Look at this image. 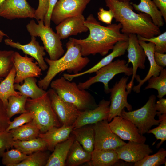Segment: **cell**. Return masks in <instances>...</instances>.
Here are the masks:
<instances>
[{
  "mask_svg": "<svg viewBox=\"0 0 166 166\" xmlns=\"http://www.w3.org/2000/svg\"><path fill=\"white\" fill-rule=\"evenodd\" d=\"M84 24L89 32L88 37L83 39L71 38L79 46L83 57L97 54L105 56L117 42L128 41V35L121 32L122 26L119 23L104 26L90 14L85 19Z\"/></svg>",
  "mask_w": 166,
  "mask_h": 166,
  "instance_id": "1",
  "label": "cell"
},
{
  "mask_svg": "<svg viewBox=\"0 0 166 166\" xmlns=\"http://www.w3.org/2000/svg\"><path fill=\"white\" fill-rule=\"evenodd\" d=\"M105 2L106 6L113 12L115 21L121 24L122 33L135 34L147 38L161 34L160 27L154 23L150 16L144 13H135L130 2L118 0Z\"/></svg>",
  "mask_w": 166,
  "mask_h": 166,
  "instance_id": "2",
  "label": "cell"
},
{
  "mask_svg": "<svg viewBox=\"0 0 166 166\" xmlns=\"http://www.w3.org/2000/svg\"><path fill=\"white\" fill-rule=\"evenodd\" d=\"M66 53L58 59L53 60L47 57L45 58L49 67L45 76L38 82L40 88L46 90L53 79L60 73L67 71L69 73H78L89 62L90 59L82 55L79 46L71 38L66 43Z\"/></svg>",
  "mask_w": 166,
  "mask_h": 166,
  "instance_id": "3",
  "label": "cell"
},
{
  "mask_svg": "<svg viewBox=\"0 0 166 166\" xmlns=\"http://www.w3.org/2000/svg\"><path fill=\"white\" fill-rule=\"evenodd\" d=\"M50 85L62 99L73 104L81 111L93 109L98 106L89 92L80 89L76 83L63 76L52 81Z\"/></svg>",
  "mask_w": 166,
  "mask_h": 166,
  "instance_id": "4",
  "label": "cell"
},
{
  "mask_svg": "<svg viewBox=\"0 0 166 166\" xmlns=\"http://www.w3.org/2000/svg\"><path fill=\"white\" fill-rule=\"evenodd\" d=\"M25 108L32 113L33 120L40 133H44L54 127H60L61 124L51 105L47 92L36 99L28 98Z\"/></svg>",
  "mask_w": 166,
  "mask_h": 166,
  "instance_id": "5",
  "label": "cell"
},
{
  "mask_svg": "<svg viewBox=\"0 0 166 166\" xmlns=\"http://www.w3.org/2000/svg\"><path fill=\"white\" fill-rule=\"evenodd\" d=\"M37 22V24L34 20H31L26 26L28 32L31 36L40 38L49 59H58L65 53L61 39L50 26L45 25L43 20H38Z\"/></svg>",
  "mask_w": 166,
  "mask_h": 166,
  "instance_id": "6",
  "label": "cell"
},
{
  "mask_svg": "<svg viewBox=\"0 0 166 166\" xmlns=\"http://www.w3.org/2000/svg\"><path fill=\"white\" fill-rule=\"evenodd\" d=\"M156 97L152 95L146 103L137 110L126 112L124 109L121 117L132 121L137 127L141 135L148 133L154 125H158L161 120H156L155 117L157 112L155 108Z\"/></svg>",
  "mask_w": 166,
  "mask_h": 166,
  "instance_id": "7",
  "label": "cell"
},
{
  "mask_svg": "<svg viewBox=\"0 0 166 166\" xmlns=\"http://www.w3.org/2000/svg\"><path fill=\"white\" fill-rule=\"evenodd\" d=\"M95 73L94 76L84 82H79L77 85L79 88L81 89H86L95 83L101 82L104 85L105 93H109V81L116 75L119 73H124L128 76L132 75V67H128V65L124 60L118 59L102 67Z\"/></svg>",
  "mask_w": 166,
  "mask_h": 166,
  "instance_id": "8",
  "label": "cell"
},
{
  "mask_svg": "<svg viewBox=\"0 0 166 166\" xmlns=\"http://www.w3.org/2000/svg\"><path fill=\"white\" fill-rule=\"evenodd\" d=\"M127 77H123L110 89V101L109 116L107 119L110 122L115 117H121L122 110L126 108L128 111H132V107L127 101L128 93L126 90Z\"/></svg>",
  "mask_w": 166,
  "mask_h": 166,
  "instance_id": "9",
  "label": "cell"
},
{
  "mask_svg": "<svg viewBox=\"0 0 166 166\" xmlns=\"http://www.w3.org/2000/svg\"><path fill=\"white\" fill-rule=\"evenodd\" d=\"M93 125L94 132V149L115 150L126 143L113 132L107 120Z\"/></svg>",
  "mask_w": 166,
  "mask_h": 166,
  "instance_id": "10",
  "label": "cell"
},
{
  "mask_svg": "<svg viewBox=\"0 0 166 166\" xmlns=\"http://www.w3.org/2000/svg\"><path fill=\"white\" fill-rule=\"evenodd\" d=\"M47 92L52 107L61 124L73 125L80 111L73 104L62 99L51 88Z\"/></svg>",
  "mask_w": 166,
  "mask_h": 166,
  "instance_id": "11",
  "label": "cell"
},
{
  "mask_svg": "<svg viewBox=\"0 0 166 166\" xmlns=\"http://www.w3.org/2000/svg\"><path fill=\"white\" fill-rule=\"evenodd\" d=\"M128 45L126 50L128 61L127 63L128 65L131 63L132 65V78L127 85L126 90L129 94L133 86L134 81L138 68L142 69H145L147 57L143 48L139 44L137 35L130 34L128 35Z\"/></svg>",
  "mask_w": 166,
  "mask_h": 166,
  "instance_id": "12",
  "label": "cell"
},
{
  "mask_svg": "<svg viewBox=\"0 0 166 166\" xmlns=\"http://www.w3.org/2000/svg\"><path fill=\"white\" fill-rule=\"evenodd\" d=\"M91 0H58L52 13L51 20L56 25L65 19L82 14Z\"/></svg>",
  "mask_w": 166,
  "mask_h": 166,
  "instance_id": "13",
  "label": "cell"
},
{
  "mask_svg": "<svg viewBox=\"0 0 166 166\" xmlns=\"http://www.w3.org/2000/svg\"><path fill=\"white\" fill-rule=\"evenodd\" d=\"M110 122L109 124L111 130L122 140L145 143L146 137L139 133L137 127L130 121L117 116Z\"/></svg>",
  "mask_w": 166,
  "mask_h": 166,
  "instance_id": "14",
  "label": "cell"
},
{
  "mask_svg": "<svg viewBox=\"0 0 166 166\" xmlns=\"http://www.w3.org/2000/svg\"><path fill=\"white\" fill-rule=\"evenodd\" d=\"M35 12L27 0H5L0 7V17L10 20L35 18Z\"/></svg>",
  "mask_w": 166,
  "mask_h": 166,
  "instance_id": "15",
  "label": "cell"
},
{
  "mask_svg": "<svg viewBox=\"0 0 166 166\" xmlns=\"http://www.w3.org/2000/svg\"><path fill=\"white\" fill-rule=\"evenodd\" d=\"M34 58L27 55H21L15 52L14 55V65L16 71L14 83L22 84L24 80L31 77H39L42 75V70L37 62H34Z\"/></svg>",
  "mask_w": 166,
  "mask_h": 166,
  "instance_id": "16",
  "label": "cell"
},
{
  "mask_svg": "<svg viewBox=\"0 0 166 166\" xmlns=\"http://www.w3.org/2000/svg\"><path fill=\"white\" fill-rule=\"evenodd\" d=\"M110 101L101 100L96 108L80 111L73 124V129L87 125H93L101 121L107 120L109 116Z\"/></svg>",
  "mask_w": 166,
  "mask_h": 166,
  "instance_id": "17",
  "label": "cell"
},
{
  "mask_svg": "<svg viewBox=\"0 0 166 166\" xmlns=\"http://www.w3.org/2000/svg\"><path fill=\"white\" fill-rule=\"evenodd\" d=\"M114 150L119 159L133 163L140 160L153 152L148 144L131 141Z\"/></svg>",
  "mask_w": 166,
  "mask_h": 166,
  "instance_id": "18",
  "label": "cell"
},
{
  "mask_svg": "<svg viewBox=\"0 0 166 166\" xmlns=\"http://www.w3.org/2000/svg\"><path fill=\"white\" fill-rule=\"evenodd\" d=\"M6 45L18 50H22L26 55L35 59L42 71H45L48 67L44 57L46 55L45 49L37 41L36 37L31 36V41L27 44L22 45L19 42H15L9 38L4 40Z\"/></svg>",
  "mask_w": 166,
  "mask_h": 166,
  "instance_id": "19",
  "label": "cell"
},
{
  "mask_svg": "<svg viewBox=\"0 0 166 166\" xmlns=\"http://www.w3.org/2000/svg\"><path fill=\"white\" fill-rule=\"evenodd\" d=\"M85 19L83 14L68 18L57 25L56 33L61 39L89 31L84 23Z\"/></svg>",
  "mask_w": 166,
  "mask_h": 166,
  "instance_id": "20",
  "label": "cell"
},
{
  "mask_svg": "<svg viewBox=\"0 0 166 166\" xmlns=\"http://www.w3.org/2000/svg\"><path fill=\"white\" fill-rule=\"evenodd\" d=\"M128 45V41H120L114 45L112 52L101 59L99 62L88 69L76 74L64 73L63 77L66 80L71 81L73 79L87 74L95 73L102 67L112 61L115 58L124 55Z\"/></svg>",
  "mask_w": 166,
  "mask_h": 166,
  "instance_id": "21",
  "label": "cell"
},
{
  "mask_svg": "<svg viewBox=\"0 0 166 166\" xmlns=\"http://www.w3.org/2000/svg\"><path fill=\"white\" fill-rule=\"evenodd\" d=\"M139 43L143 48L149 61L150 68L147 74L143 79H141L139 75H136L135 78L139 83L137 85L133 86L132 90L136 93L140 92L141 87L145 82L152 77L159 76L161 71L164 69L158 65L155 61L154 57V44L151 42L146 43L145 41L141 40H139Z\"/></svg>",
  "mask_w": 166,
  "mask_h": 166,
  "instance_id": "22",
  "label": "cell"
},
{
  "mask_svg": "<svg viewBox=\"0 0 166 166\" xmlns=\"http://www.w3.org/2000/svg\"><path fill=\"white\" fill-rule=\"evenodd\" d=\"M73 126L62 125L60 127H54L44 133H40L38 137L47 144V149L53 151L56 145L64 141L70 136Z\"/></svg>",
  "mask_w": 166,
  "mask_h": 166,
  "instance_id": "23",
  "label": "cell"
},
{
  "mask_svg": "<svg viewBox=\"0 0 166 166\" xmlns=\"http://www.w3.org/2000/svg\"><path fill=\"white\" fill-rule=\"evenodd\" d=\"M75 140L72 135L65 140L57 144L49 157L46 166H64L71 146Z\"/></svg>",
  "mask_w": 166,
  "mask_h": 166,
  "instance_id": "24",
  "label": "cell"
},
{
  "mask_svg": "<svg viewBox=\"0 0 166 166\" xmlns=\"http://www.w3.org/2000/svg\"><path fill=\"white\" fill-rule=\"evenodd\" d=\"M87 125L73 129L71 133L87 151L92 153L94 147V132L93 125Z\"/></svg>",
  "mask_w": 166,
  "mask_h": 166,
  "instance_id": "25",
  "label": "cell"
},
{
  "mask_svg": "<svg viewBox=\"0 0 166 166\" xmlns=\"http://www.w3.org/2000/svg\"><path fill=\"white\" fill-rule=\"evenodd\" d=\"M120 160L114 150L94 149L88 162L90 165L93 166H111L118 163Z\"/></svg>",
  "mask_w": 166,
  "mask_h": 166,
  "instance_id": "26",
  "label": "cell"
},
{
  "mask_svg": "<svg viewBox=\"0 0 166 166\" xmlns=\"http://www.w3.org/2000/svg\"><path fill=\"white\" fill-rule=\"evenodd\" d=\"M91 153L85 150L80 144L75 140L69 151L65 165L77 166L88 162L91 160Z\"/></svg>",
  "mask_w": 166,
  "mask_h": 166,
  "instance_id": "27",
  "label": "cell"
},
{
  "mask_svg": "<svg viewBox=\"0 0 166 166\" xmlns=\"http://www.w3.org/2000/svg\"><path fill=\"white\" fill-rule=\"evenodd\" d=\"M37 79L35 77L27 78L22 84L14 83V89L19 91L22 95L31 99L39 98L45 94L47 91L40 88L37 84Z\"/></svg>",
  "mask_w": 166,
  "mask_h": 166,
  "instance_id": "28",
  "label": "cell"
},
{
  "mask_svg": "<svg viewBox=\"0 0 166 166\" xmlns=\"http://www.w3.org/2000/svg\"><path fill=\"white\" fill-rule=\"evenodd\" d=\"M137 4L131 3L135 10L149 15L154 23L159 27H162L164 22L161 12L152 0H140Z\"/></svg>",
  "mask_w": 166,
  "mask_h": 166,
  "instance_id": "29",
  "label": "cell"
},
{
  "mask_svg": "<svg viewBox=\"0 0 166 166\" xmlns=\"http://www.w3.org/2000/svg\"><path fill=\"white\" fill-rule=\"evenodd\" d=\"M15 75V69L14 66L7 76L0 82V100L6 109L9 97L22 95L20 92L16 91L14 89Z\"/></svg>",
  "mask_w": 166,
  "mask_h": 166,
  "instance_id": "30",
  "label": "cell"
},
{
  "mask_svg": "<svg viewBox=\"0 0 166 166\" xmlns=\"http://www.w3.org/2000/svg\"><path fill=\"white\" fill-rule=\"evenodd\" d=\"M14 140H27L38 137L40 131L34 121L9 131Z\"/></svg>",
  "mask_w": 166,
  "mask_h": 166,
  "instance_id": "31",
  "label": "cell"
},
{
  "mask_svg": "<svg viewBox=\"0 0 166 166\" xmlns=\"http://www.w3.org/2000/svg\"><path fill=\"white\" fill-rule=\"evenodd\" d=\"M13 147L27 155L48 149L46 143L39 137L27 140H14Z\"/></svg>",
  "mask_w": 166,
  "mask_h": 166,
  "instance_id": "32",
  "label": "cell"
},
{
  "mask_svg": "<svg viewBox=\"0 0 166 166\" xmlns=\"http://www.w3.org/2000/svg\"><path fill=\"white\" fill-rule=\"evenodd\" d=\"M28 97L22 95L20 96H11L8 100L6 109L7 114L10 119L14 115L28 112L25 108L27 99Z\"/></svg>",
  "mask_w": 166,
  "mask_h": 166,
  "instance_id": "33",
  "label": "cell"
},
{
  "mask_svg": "<svg viewBox=\"0 0 166 166\" xmlns=\"http://www.w3.org/2000/svg\"><path fill=\"white\" fill-rule=\"evenodd\" d=\"M148 84L144 90L150 89H156L158 92L157 97L162 98L166 94V69H163L159 75L152 77L148 80Z\"/></svg>",
  "mask_w": 166,
  "mask_h": 166,
  "instance_id": "34",
  "label": "cell"
},
{
  "mask_svg": "<svg viewBox=\"0 0 166 166\" xmlns=\"http://www.w3.org/2000/svg\"><path fill=\"white\" fill-rule=\"evenodd\" d=\"M166 151L160 148L156 153L148 155L140 160L134 163V166H159L166 163Z\"/></svg>",
  "mask_w": 166,
  "mask_h": 166,
  "instance_id": "35",
  "label": "cell"
},
{
  "mask_svg": "<svg viewBox=\"0 0 166 166\" xmlns=\"http://www.w3.org/2000/svg\"><path fill=\"white\" fill-rule=\"evenodd\" d=\"M49 154L44 151H38L29 155L25 160L15 166H45Z\"/></svg>",
  "mask_w": 166,
  "mask_h": 166,
  "instance_id": "36",
  "label": "cell"
},
{
  "mask_svg": "<svg viewBox=\"0 0 166 166\" xmlns=\"http://www.w3.org/2000/svg\"><path fill=\"white\" fill-rule=\"evenodd\" d=\"M12 50H0V78H5L14 67V55Z\"/></svg>",
  "mask_w": 166,
  "mask_h": 166,
  "instance_id": "37",
  "label": "cell"
},
{
  "mask_svg": "<svg viewBox=\"0 0 166 166\" xmlns=\"http://www.w3.org/2000/svg\"><path fill=\"white\" fill-rule=\"evenodd\" d=\"M28 156L16 148L7 150L2 156V163L6 166H15L26 159Z\"/></svg>",
  "mask_w": 166,
  "mask_h": 166,
  "instance_id": "38",
  "label": "cell"
},
{
  "mask_svg": "<svg viewBox=\"0 0 166 166\" xmlns=\"http://www.w3.org/2000/svg\"><path fill=\"white\" fill-rule=\"evenodd\" d=\"M158 117L159 119L161 120L158 126L154 128L150 129L148 132V133L154 134L157 140H161L157 145V148H158L166 140V113Z\"/></svg>",
  "mask_w": 166,
  "mask_h": 166,
  "instance_id": "39",
  "label": "cell"
},
{
  "mask_svg": "<svg viewBox=\"0 0 166 166\" xmlns=\"http://www.w3.org/2000/svg\"><path fill=\"white\" fill-rule=\"evenodd\" d=\"M139 40L148 42L155 45V52L165 53L166 52V32L149 38L137 35Z\"/></svg>",
  "mask_w": 166,
  "mask_h": 166,
  "instance_id": "40",
  "label": "cell"
},
{
  "mask_svg": "<svg viewBox=\"0 0 166 166\" xmlns=\"http://www.w3.org/2000/svg\"><path fill=\"white\" fill-rule=\"evenodd\" d=\"M12 134L5 131L0 133V157H2L6 150L13 147L14 142Z\"/></svg>",
  "mask_w": 166,
  "mask_h": 166,
  "instance_id": "41",
  "label": "cell"
},
{
  "mask_svg": "<svg viewBox=\"0 0 166 166\" xmlns=\"http://www.w3.org/2000/svg\"><path fill=\"white\" fill-rule=\"evenodd\" d=\"M33 119V114L30 112L21 114L19 116L14 118L12 121H10L6 131L8 132L11 129L18 128L31 121Z\"/></svg>",
  "mask_w": 166,
  "mask_h": 166,
  "instance_id": "42",
  "label": "cell"
},
{
  "mask_svg": "<svg viewBox=\"0 0 166 166\" xmlns=\"http://www.w3.org/2000/svg\"><path fill=\"white\" fill-rule=\"evenodd\" d=\"M10 121L7 116L6 109L0 100V133L6 131Z\"/></svg>",
  "mask_w": 166,
  "mask_h": 166,
  "instance_id": "43",
  "label": "cell"
},
{
  "mask_svg": "<svg viewBox=\"0 0 166 166\" xmlns=\"http://www.w3.org/2000/svg\"><path fill=\"white\" fill-rule=\"evenodd\" d=\"M49 0H39L38 6L35 10V18L37 21L44 20L48 8Z\"/></svg>",
  "mask_w": 166,
  "mask_h": 166,
  "instance_id": "44",
  "label": "cell"
},
{
  "mask_svg": "<svg viewBox=\"0 0 166 166\" xmlns=\"http://www.w3.org/2000/svg\"><path fill=\"white\" fill-rule=\"evenodd\" d=\"M98 20L108 25L111 24L114 15L113 12L110 10H105L102 7L99 8L97 13Z\"/></svg>",
  "mask_w": 166,
  "mask_h": 166,
  "instance_id": "45",
  "label": "cell"
},
{
  "mask_svg": "<svg viewBox=\"0 0 166 166\" xmlns=\"http://www.w3.org/2000/svg\"><path fill=\"white\" fill-rule=\"evenodd\" d=\"M58 0H49L48 9L44 19L45 26L50 27L51 26V17L53 10Z\"/></svg>",
  "mask_w": 166,
  "mask_h": 166,
  "instance_id": "46",
  "label": "cell"
},
{
  "mask_svg": "<svg viewBox=\"0 0 166 166\" xmlns=\"http://www.w3.org/2000/svg\"><path fill=\"white\" fill-rule=\"evenodd\" d=\"M155 108L157 112L156 115L157 116L166 113V98H162L159 99V101L155 103Z\"/></svg>",
  "mask_w": 166,
  "mask_h": 166,
  "instance_id": "47",
  "label": "cell"
},
{
  "mask_svg": "<svg viewBox=\"0 0 166 166\" xmlns=\"http://www.w3.org/2000/svg\"><path fill=\"white\" fill-rule=\"evenodd\" d=\"M154 57L156 63L164 68L166 66V54L154 52Z\"/></svg>",
  "mask_w": 166,
  "mask_h": 166,
  "instance_id": "48",
  "label": "cell"
},
{
  "mask_svg": "<svg viewBox=\"0 0 166 166\" xmlns=\"http://www.w3.org/2000/svg\"><path fill=\"white\" fill-rule=\"evenodd\" d=\"M157 8L161 12L163 18L166 22V0H153Z\"/></svg>",
  "mask_w": 166,
  "mask_h": 166,
  "instance_id": "49",
  "label": "cell"
},
{
  "mask_svg": "<svg viewBox=\"0 0 166 166\" xmlns=\"http://www.w3.org/2000/svg\"><path fill=\"white\" fill-rule=\"evenodd\" d=\"M5 36L8 37L6 34L0 30V43L2 42L4 37Z\"/></svg>",
  "mask_w": 166,
  "mask_h": 166,
  "instance_id": "50",
  "label": "cell"
},
{
  "mask_svg": "<svg viewBox=\"0 0 166 166\" xmlns=\"http://www.w3.org/2000/svg\"><path fill=\"white\" fill-rule=\"evenodd\" d=\"M118 1H121V2H130L131 1L133 0H118Z\"/></svg>",
  "mask_w": 166,
  "mask_h": 166,
  "instance_id": "51",
  "label": "cell"
},
{
  "mask_svg": "<svg viewBox=\"0 0 166 166\" xmlns=\"http://www.w3.org/2000/svg\"><path fill=\"white\" fill-rule=\"evenodd\" d=\"M5 0H0V7Z\"/></svg>",
  "mask_w": 166,
  "mask_h": 166,
  "instance_id": "52",
  "label": "cell"
},
{
  "mask_svg": "<svg viewBox=\"0 0 166 166\" xmlns=\"http://www.w3.org/2000/svg\"><path fill=\"white\" fill-rule=\"evenodd\" d=\"M4 78H0V82Z\"/></svg>",
  "mask_w": 166,
  "mask_h": 166,
  "instance_id": "53",
  "label": "cell"
},
{
  "mask_svg": "<svg viewBox=\"0 0 166 166\" xmlns=\"http://www.w3.org/2000/svg\"></svg>",
  "mask_w": 166,
  "mask_h": 166,
  "instance_id": "54",
  "label": "cell"
}]
</instances>
